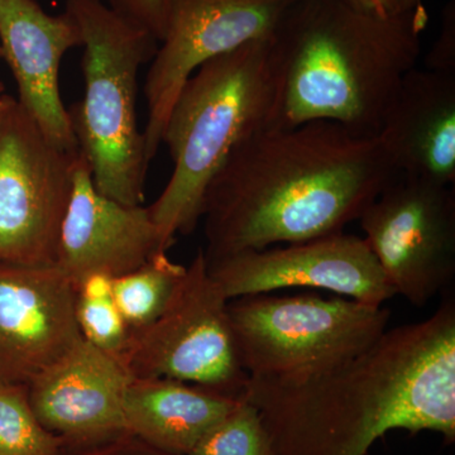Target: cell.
<instances>
[{"label": "cell", "mask_w": 455, "mask_h": 455, "mask_svg": "<svg viewBox=\"0 0 455 455\" xmlns=\"http://www.w3.org/2000/svg\"><path fill=\"white\" fill-rule=\"evenodd\" d=\"M274 455H367L391 430L455 440V301L423 322L386 331L333 366L286 379H252Z\"/></svg>", "instance_id": "1"}, {"label": "cell", "mask_w": 455, "mask_h": 455, "mask_svg": "<svg viewBox=\"0 0 455 455\" xmlns=\"http://www.w3.org/2000/svg\"><path fill=\"white\" fill-rule=\"evenodd\" d=\"M379 137L333 122L257 131L203 200L206 260L339 235L400 178Z\"/></svg>", "instance_id": "2"}, {"label": "cell", "mask_w": 455, "mask_h": 455, "mask_svg": "<svg viewBox=\"0 0 455 455\" xmlns=\"http://www.w3.org/2000/svg\"><path fill=\"white\" fill-rule=\"evenodd\" d=\"M427 20L423 4L377 17L343 0H291L269 38L276 90L266 127L326 121L376 137L420 59Z\"/></svg>", "instance_id": "3"}, {"label": "cell", "mask_w": 455, "mask_h": 455, "mask_svg": "<svg viewBox=\"0 0 455 455\" xmlns=\"http://www.w3.org/2000/svg\"><path fill=\"white\" fill-rule=\"evenodd\" d=\"M275 90L269 38L215 57L185 84L163 134L172 173L148 206L164 250L196 229L212 180L248 137L267 125Z\"/></svg>", "instance_id": "4"}, {"label": "cell", "mask_w": 455, "mask_h": 455, "mask_svg": "<svg viewBox=\"0 0 455 455\" xmlns=\"http://www.w3.org/2000/svg\"><path fill=\"white\" fill-rule=\"evenodd\" d=\"M82 31L85 95L68 110L99 193L124 205L145 200V140L137 119L140 66L154 59V36L101 0H68Z\"/></svg>", "instance_id": "5"}, {"label": "cell", "mask_w": 455, "mask_h": 455, "mask_svg": "<svg viewBox=\"0 0 455 455\" xmlns=\"http://www.w3.org/2000/svg\"><path fill=\"white\" fill-rule=\"evenodd\" d=\"M242 364L252 379H286L323 370L372 346L391 311L320 295L242 296L228 302Z\"/></svg>", "instance_id": "6"}, {"label": "cell", "mask_w": 455, "mask_h": 455, "mask_svg": "<svg viewBox=\"0 0 455 455\" xmlns=\"http://www.w3.org/2000/svg\"><path fill=\"white\" fill-rule=\"evenodd\" d=\"M228 299L208 272L203 250L175 298L146 328L132 331L121 361L132 379H171L244 397L245 372Z\"/></svg>", "instance_id": "7"}, {"label": "cell", "mask_w": 455, "mask_h": 455, "mask_svg": "<svg viewBox=\"0 0 455 455\" xmlns=\"http://www.w3.org/2000/svg\"><path fill=\"white\" fill-rule=\"evenodd\" d=\"M79 156L53 145L17 101L0 128V260L55 265Z\"/></svg>", "instance_id": "8"}, {"label": "cell", "mask_w": 455, "mask_h": 455, "mask_svg": "<svg viewBox=\"0 0 455 455\" xmlns=\"http://www.w3.org/2000/svg\"><path fill=\"white\" fill-rule=\"evenodd\" d=\"M396 295L423 307L455 276L453 188L401 175L359 218Z\"/></svg>", "instance_id": "9"}, {"label": "cell", "mask_w": 455, "mask_h": 455, "mask_svg": "<svg viewBox=\"0 0 455 455\" xmlns=\"http://www.w3.org/2000/svg\"><path fill=\"white\" fill-rule=\"evenodd\" d=\"M291 0H170L166 29L147 74L148 119L143 133L148 164L180 92L215 57L267 40Z\"/></svg>", "instance_id": "10"}, {"label": "cell", "mask_w": 455, "mask_h": 455, "mask_svg": "<svg viewBox=\"0 0 455 455\" xmlns=\"http://www.w3.org/2000/svg\"><path fill=\"white\" fill-rule=\"evenodd\" d=\"M206 265L228 300L292 287L324 290L372 307L396 295L366 241L344 233L230 254Z\"/></svg>", "instance_id": "11"}, {"label": "cell", "mask_w": 455, "mask_h": 455, "mask_svg": "<svg viewBox=\"0 0 455 455\" xmlns=\"http://www.w3.org/2000/svg\"><path fill=\"white\" fill-rule=\"evenodd\" d=\"M83 339L61 269L0 260V385L28 387Z\"/></svg>", "instance_id": "12"}, {"label": "cell", "mask_w": 455, "mask_h": 455, "mask_svg": "<svg viewBox=\"0 0 455 455\" xmlns=\"http://www.w3.org/2000/svg\"><path fill=\"white\" fill-rule=\"evenodd\" d=\"M131 379L121 359L83 339L31 382L27 396L42 427L64 448L88 447L128 433Z\"/></svg>", "instance_id": "13"}, {"label": "cell", "mask_w": 455, "mask_h": 455, "mask_svg": "<svg viewBox=\"0 0 455 455\" xmlns=\"http://www.w3.org/2000/svg\"><path fill=\"white\" fill-rule=\"evenodd\" d=\"M160 252L167 251L149 209L124 205L99 193L80 151L57 245V267L75 286L90 276L130 274Z\"/></svg>", "instance_id": "14"}, {"label": "cell", "mask_w": 455, "mask_h": 455, "mask_svg": "<svg viewBox=\"0 0 455 455\" xmlns=\"http://www.w3.org/2000/svg\"><path fill=\"white\" fill-rule=\"evenodd\" d=\"M80 27L68 11L51 16L35 0H0V49L14 75L18 104L57 147L79 151L60 94L62 57L82 46Z\"/></svg>", "instance_id": "15"}, {"label": "cell", "mask_w": 455, "mask_h": 455, "mask_svg": "<svg viewBox=\"0 0 455 455\" xmlns=\"http://www.w3.org/2000/svg\"><path fill=\"white\" fill-rule=\"evenodd\" d=\"M398 172L455 182V73L414 68L403 77L377 134Z\"/></svg>", "instance_id": "16"}, {"label": "cell", "mask_w": 455, "mask_h": 455, "mask_svg": "<svg viewBox=\"0 0 455 455\" xmlns=\"http://www.w3.org/2000/svg\"><path fill=\"white\" fill-rule=\"evenodd\" d=\"M243 398L178 379H131L125 427L152 447L188 455Z\"/></svg>", "instance_id": "17"}, {"label": "cell", "mask_w": 455, "mask_h": 455, "mask_svg": "<svg viewBox=\"0 0 455 455\" xmlns=\"http://www.w3.org/2000/svg\"><path fill=\"white\" fill-rule=\"evenodd\" d=\"M187 269L173 262L167 252H160L130 274L112 278L114 300L131 333L146 328L167 309Z\"/></svg>", "instance_id": "18"}, {"label": "cell", "mask_w": 455, "mask_h": 455, "mask_svg": "<svg viewBox=\"0 0 455 455\" xmlns=\"http://www.w3.org/2000/svg\"><path fill=\"white\" fill-rule=\"evenodd\" d=\"M74 289L75 316L84 340L121 359L131 331L114 300L112 278L90 276Z\"/></svg>", "instance_id": "19"}, {"label": "cell", "mask_w": 455, "mask_h": 455, "mask_svg": "<svg viewBox=\"0 0 455 455\" xmlns=\"http://www.w3.org/2000/svg\"><path fill=\"white\" fill-rule=\"evenodd\" d=\"M62 448L33 414L27 388L0 385V455H60Z\"/></svg>", "instance_id": "20"}, {"label": "cell", "mask_w": 455, "mask_h": 455, "mask_svg": "<svg viewBox=\"0 0 455 455\" xmlns=\"http://www.w3.org/2000/svg\"><path fill=\"white\" fill-rule=\"evenodd\" d=\"M188 455H274L259 412L245 398Z\"/></svg>", "instance_id": "21"}, {"label": "cell", "mask_w": 455, "mask_h": 455, "mask_svg": "<svg viewBox=\"0 0 455 455\" xmlns=\"http://www.w3.org/2000/svg\"><path fill=\"white\" fill-rule=\"evenodd\" d=\"M170 0H110V8L134 25L163 40L169 16Z\"/></svg>", "instance_id": "22"}, {"label": "cell", "mask_w": 455, "mask_h": 455, "mask_svg": "<svg viewBox=\"0 0 455 455\" xmlns=\"http://www.w3.org/2000/svg\"><path fill=\"white\" fill-rule=\"evenodd\" d=\"M425 68L455 73V4L445 5L442 14V28L433 49L427 53Z\"/></svg>", "instance_id": "23"}, {"label": "cell", "mask_w": 455, "mask_h": 455, "mask_svg": "<svg viewBox=\"0 0 455 455\" xmlns=\"http://www.w3.org/2000/svg\"><path fill=\"white\" fill-rule=\"evenodd\" d=\"M60 455H175L167 453L137 438L133 434L125 433L116 438L82 448H62Z\"/></svg>", "instance_id": "24"}, {"label": "cell", "mask_w": 455, "mask_h": 455, "mask_svg": "<svg viewBox=\"0 0 455 455\" xmlns=\"http://www.w3.org/2000/svg\"><path fill=\"white\" fill-rule=\"evenodd\" d=\"M350 7L377 17H394L411 11L403 0H343Z\"/></svg>", "instance_id": "25"}, {"label": "cell", "mask_w": 455, "mask_h": 455, "mask_svg": "<svg viewBox=\"0 0 455 455\" xmlns=\"http://www.w3.org/2000/svg\"><path fill=\"white\" fill-rule=\"evenodd\" d=\"M17 100L13 98L8 97V95H2L0 97V128H2L3 123L7 118L8 114L16 106Z\"/></svg>", "instance_id": "26"}, {"label": "cell", "mask_w": 455, "mask_h": 455, "mask_svg": "<svg viewBox=\"0 0 455 455\" xmlns=\"http://www.w3.org/2000/svg\"><path fill=\"white\" fill-rule=\"evenodd\" d=\"M403 2H405L406 7L409 9H414L421 4V0H403Z\"/></svg>", "instance_id": "27"}, {"label": "cell", "mask_w": 455, "mask_h": 455, "mask_svg": "<svg viewBox=\"0 0 455 455\" xmlns=\"http://www.w3.org/2000/svg\"><path fill=\"white\" fill-rule=\"evenodd\" d=\"M4 89H5L4 84L0 83V97H2L3 92H4Z\"/></svg>", "instance_id": "28"}, {"label": "cell", "mask_w": 455, "mask_h": 455, "mask_svg": "<svg viewBox=\"0 0 455 455\" xmlns=\"http://www.w3.org/2000/svg\"><path fill=\"white\" fill-rule=\"evenodd\" d=\"M0 59H3L2 49H0Z\"/></svg>", "instance_id": "29"}]
</instances>
